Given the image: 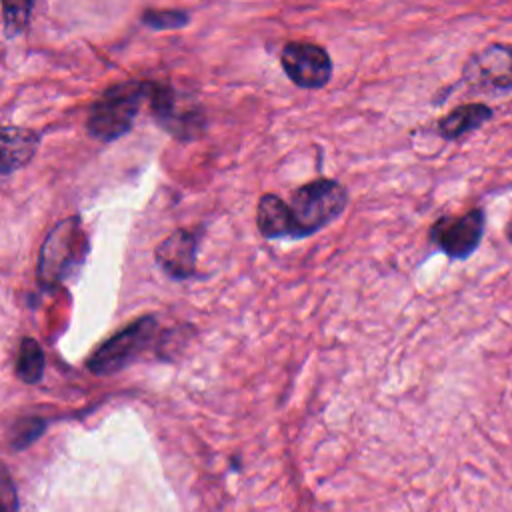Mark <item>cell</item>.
Returning <instances> with one entry per match:
<instances>
[{
  "label": "cell",
  "instance_id": "cell-14",
  "mask_svg": "<svg viewBox=\"0 0 512 512\" xmlns=\"http://www.w3.org/2000/svg\"><path fill=\"white\" fill-rule=\"evenodd\" d=\"M34 0H2V20H4V34L8 38L18 36L26 30L30 14H32Z\"/></svg>",
  "mask_w": 512,
  "mask_h": 512
},
{
  "label": "cell",
  "instance_id": "cell-16",
  "mask_svg": "<svg viewBox=\"0 0 512 512\" xmlns=\"http://www.w3.org/2000/svg\"><path fill=\"white\" fill-rule=\"evenodd\" d=\"M142 24L154 30H168V28H182L188 24L190 16L184 10H146L140 16Z\"/></svg>",
  "mask_w": 512,
  "mask_h": 512
},
{
  "label": "cell",
  "instance_id": "cell-8",
  "mask_svg": "<svg viewBox=\"0 0 512 512\" xmlns=\"http://www.w3.org/2000/svg\"><path fill=\"white\" fill-rule=\"evenodd\" d=\"M286 76L300 88H324L332 78L328 52L312 42H288L280 54Z\"/></svg>",
  "mask_w": 512,
  "mask_h": 512
},
{
  "label": "cell",
  "instance_id": "cell-6",
  "mask_svg": "<svg viewBox=\"0 0 512 512\" xmlns=\"http://www.w3.org/2000/svg\"><path fill=\"white\" fill-rule=\"evenodd\" d=\"M486 216L482 208H472L462 216H442L430 226V242L450 260L470 258L482 242Z\"/></svg>",
  "mask_w": 512,
  "mask_h": 512
},
{
  "label": "cell",
  "instance_id": "cell-18",
  "mask_svg": "<svg viewBox=\"0 0 512 512\" xmlns=\"http://www.w3.org/2000/svg\"><path fill=\"white\" fill-rule=\"evenodd\" d=\"M506 238H508V242L512 244V222L506 226Z\"/></svg>",
  "mask_w": 512,
  "mask_h": 512
},
{
  "label": "cell",
  "instance_id": "cell-15",
  "mask_svg": "<svg viewBox=\"0 0 512 512\" xmlns=\"http://www.w3.org/2000/svg\"><path fill=\"white\" fill-rule=\"evenodd\" d=\"M46 428V420L38 416H26L14 422L10 430V448L12 450H24L28 448Z\"/></svg>",
  "mask_w": 512,
  "mask_h": 512
},
{
  "label": "cell",
  "instance_id": "cell-2",
  "mask_svg": "<svg viewBox=\"0 0 512 512\" xmlns=\"http://www.w3.org/2000/svg\"><path fill=\"white\" fill-rule=\"evenodd\" d=\"M88 254V238L82 220L70 216L60 220L44 238L38 256V282L42 288H56L72 276Z\"/></svg>",
  "mask_w": 512,
  "mask_h": 512
},
{
  "label": "cell",
  "instance_id": "cell-3",
  "mask_svg": "<svg viewBox=\"0 0 512 512\" xmlns=\"http://www.w3.org/2000/svg\"><path fill=\"white\" fill-rule=\"evenodd\" d=\"M348 204L346 188L330 178L312 180L292 192L290 216L294 236H308L336 220Z\"/></svg>",
  "mask_w": 512,
  "mask_h": 512
},
{
  "label": "cell",
  "instance_id": "cell-17",
  "mask_svg": "<svg viewBox=\"0 0 512 512\" xmlns=\"http://www.w3.org/2000/svg\"><path fill=\"white\" fill-rule=\"evenodd\" d=\"M0 508L2 512H18V496L16 488L12 484V478L8 470L4 468V478H2V488H0Z\"/></svg>",
  "mask_w": 512,
  "mask_h": 512
},
{
  "label": "cell",
  "instance_id": "cell-11",
  "mask_svg": "<svg viewBox=\"0 0 512 512\" xmlns=\"http://www.w3.org/2000/svg\"><path fill=\"white\" fill-rule=\"evenodd\" d=\"M494 116V110L482 102H470L456 106L438 120V132L444 140H458L468 132L478 130Z\"/></svg>",
  "mask_w": 512,
  "mask_h": 512
},
{
  "label": "cell",
  "instance_id": "cell-4",
  "mask_svg": "<svg viewBox=\"0 0 512 512\" xmlns=\"http://www.w3.org/2000/svg\"><path fill=\"white\" fill-rule=\"evenodd\" d=\"M156 332V318L154 316H142L110 336L106 342H102L94 354L88 358L86 366L92 374L108 376L122 368H126L130 362H134L146 346L152 342Z\"/></svg>",
  "mask_w": 512,
  "mask_h": 512
},
{
  "label": "cell",
  "instance_id": "cell-7",
  "mask_svg": "<svg viewBox=\"0 0 512 512\" xmlns=\"http://www.w3.org/2000/svg\"><path fill=\"white\" fill-rule=\"evenodd\" d=\"M150 110L156 122L168 130L174 138L190 140L204 130V114L200 106L182 104L180 96L168 84L148 82Z\"/></svg>",
  "mask_w": 512,
  "mask_h": 512
},
{
  "label": "cell",
  "instance_id": "cell-12",
  "mask_svg": "<svg viewBox=\"0 0 512 512\" xmlns=\"http://www.w3.org/2000/svg\"><path fill=\"white\" fill-rule=\"evenodd\" d=\"M256 224L264 238L294 236V224L288 204L276 194H264L256 208Z\"/></svg>",
  "mask_w": 512,
  "mask_h": 512
},
{
  "label": "cell",
  "instance_id": "cell-13",
  "mask_svg": "<svg viewBox=\"0 0 512 512\" xmlns=\"http://www.w3.org/2000/svg\"><path fill=\"white\" fill-rule=\"evenodd\" d=\"M16 376L26 384H36L44 376V352L34 338H22L16 356Z\"/></svg>",
  "mask_w": 512,
  "mask_h": 512
},
{
  "label": "cell",
  "instance_id": "cell-1",
  "mask_svg": "<svg viewBox=\"0 0 512 512\" xmlns=\"http://www.w3.org/2000/svg\"><path fill=\"white\" fill-rule=\"evenodd\" d=\"M144 98H148V82L128 80L106 88L90 106L88 134L102 142L118 140L132 128Z\"/></svg>",
  "mask_w": 512,
  "mask_h": 512
},
{
  "label": "cell",
  "instance_id": "cell-9",
  "mask_svg": "<svg viewBox=\"0 0 512 512\" xmlns=\"http://www.w3.org/2000/svg\"><path fill=\"white\" fill-rule=\"evenodd\" d=\"M200 234L192 230H176L168 238H164L156 250L158 266L172 278L184 280L194 274L196 256H198Z\"/></svg>",
  "mask_w": 512,
  "mask_h": 512
},
{
  "label": "cell",
  "instance_id": "cell-10",
  "mask_svg": "<svg viewBox=\"0 0 512 512\" xmlns=\"http://www.w3.org/2000/svg\"><path fill=\"white\" fill-rule=\"evenodd\" d=\"M40 136L22 126H4L2 128V176L22 168L36 154Z\"/></svg>",
  "mask_w": 512,
  "mask_h": 512
},
{
  "label": "cell",
  "instance_id": "cell-5",
  "mask_svg": "<svg viewBox=\"0 0 512 512\" xmlns=\"http://www.w3.org/2000/svg\"><path fill=\"white\" fill-rule=\"evenodd\" d=\"M462 80L480 94L512 92V44L494 42L474 52L464 64Z\"/></svg>",
  "mask_w": 512,
  "mask_h": 512
}]
</instances>
